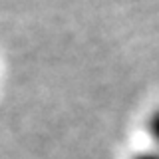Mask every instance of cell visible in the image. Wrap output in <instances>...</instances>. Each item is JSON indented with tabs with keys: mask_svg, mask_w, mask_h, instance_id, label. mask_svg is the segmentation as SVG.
Returning <instances> with one entry per match:
<instances>
[{
	"mask_svg": "<svg viewBox=\"0 0 159 159\" xmlns=\"http://www.w3.org/2000/svg\"><path fill=\"white\" fill-rule=\"evenodd\" d=\"M147 137L151 147H159V109H155L147 119Z\"/></svg>",
	"mask_w": 159,
	"mask_h": 159,
	"instance_id": "obj_1",
	"label": "cell"
},
{
	"mask_svg": "<svg viewBox=\"0 0 159 159\" xmlns=\"http://www.w3.org/2000/svg\"><path fill=\"white\" fill-rule=\"evenodd\" d=\"M131 159H159V147H151V145H149L147 149H141L139 153H135Z\"/></svg>",
	"mask_w": 159,
	"mask_h": 159,
	"instance_id": "obj_2",
	"label": "cell"
}]
</instances>
